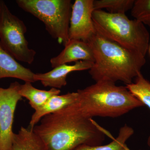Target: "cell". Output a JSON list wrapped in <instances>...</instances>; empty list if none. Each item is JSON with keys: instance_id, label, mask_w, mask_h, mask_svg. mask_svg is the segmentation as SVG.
<instances>
[{"instance_id": "1", "label": "cell", "mask_w": 150, "mask_h": 150, "mask_svg": "<svg viewBox=\"0 0 150 150\" xmlns=\"http://www.w3.org/2000/svg\"><path fill=\"white\" fill-rule=\"evenodd\" d=\"M33 129L46 150H75L82 145H101L106 131L83 115L74 103L43 117Z\"/></svg>"}, {"instance_id": "2", "label": "cell", "mask_w": 150, "mask_h": 150, "mask_svg": "<svg viewBox=\"0 0 150 150\" xmlns=\"http://www.w3.org/2000/svg\"><path fill=\"white\" fill-rule=\"evenodd\" d=\"M94 62L89 73L96 82L132 83L146 64L145 56L96 32L89 38Z\"/></svg>"}, {"instance_id": "3", "label": "cell", "mask_w": 150, "mask_h": 150, "mask_svg": "<svg viewBox=\"0 0 150 150\" xmlns=\"http://www.w3.org/2000/svg\"><path fill=\"white\" fill-rule=\"evenodd\" d=\"M77 92L78 98L74 104L81 113L88 118H116L144 106L126 86L110 82H96Z\"/></svg>"}, {"instance_id": "4", "label": "cell", "mask_w": 150, "mask_h": 150, "mask_svg": "<svg viewBox=\"0 0 150 150\" xmlns=\"http://www.w3.org/2000/svg\"><path fill=\"white\" fill-rule=\"evenodd\" d=\"M92 19L96 30L100 34L146 56L150 34L142 23L130 20L125 13H111L102 10L94 11Z\"/></svg>"}, {"instance_id": "5", "label": "cell", "mask_w": 150, "mask_h": 150, "mask_svg": "<svg viewBox=\"0 0 150 150\" xmlns=\"http://www.w3.org/2000/svg\"><path fill=\"white\" fill-rule=\"evenodd\" d=\"M19 7L42 22L54 39L65 46L69 39L71 0H17Z\"/></svg>"}, {"instance_id": "6", "label": "cell", "mask_w": 150, "mask_h": 150, "mask_svg": "<svg viewBox=\"0 0 150 150\" xmlns=\"http://www.w3.org/2000/svg\"><path fill=\"white\" fill-rule=\"evenodd\" d=\"M26 32L23 21L11 12L4 1H0V43L17 61L31 64L36 52L28 47Z\"/></svg>"}, {"instance_id": "7", "label": "cell", "mask_w": 150, "mask_h": 150, "mask_svg": "<svg viewBox=\"0 0 150 150\" xmlns=\"http://www.w3.org/2000/svg\"><path fill=\"white\" fill-rule=\"evenodd\" d=\"M20 85L15 81L7 88L0 87V150L11 149L15 112L22 98L19 93Z\"/></svg>"}, {"instance_id": "8", "label": "cell", "mask_w": 150, "mask_h": 150, "mask_svg": "<svg viewBox=\"0 0 150 150\" xmlns=\"http://www.w3.org/2000/svg\"><path fill=\"white\" fill-rule=\"evenodd\" d=\"M94 0H76L72 6L69 39L87 42L96 32L92 19Z\"/></svg>"}, {"instance_id": "9", "label": "cell", "mask_w": 150, "mask_h": 150, "mask_svg": "<svg viewBox=\"0 0 150 150\" xmlns=\"http://www.w3.org/2000/svg\"><path fill=\"white\" fill-rule=\"evenodd\" d=\"M93 64L92 62L79 61L74 65H60L47 72L35 74L34 79L35 82L40 81L44 87L59 89L67 85V77L70 73L90 69Z\"/></svg>"}, {"instance_id": "10", "label": "cell", "mask_w": 150, "mask_h": 150, "mask_svg": "<svg viewBox=\"0 0 150 150\" xmlns=\"http://www.w3.org/2000/svg\"><path fill=\"white\" fill-rule=\"evenodd\" d=\"M64 46V48L58 56L50 60L52 68L79 61L94 62L93 52L88 42L71 39Z\"/></svg>"}, {"instance_id": "11", "label": "cell", "mask_w": 150, "mask_h": 150, "mask_svg": "<svg viewBox=\"0 0 150 150\" xmlns=\"http://www.w3.org/2000/svg\"><path fill=\"white\" fill-rule=\"evenodd\" d=\"M35 73L19 63L16 59L4 49L0 43V80L12 78L25 82H35Z\"/></svg>"}, {"instance_id": "12", "label": "cell", "mask_w": 150, "mask_h": 150, "mask_svg": "<svg viewBox=\"0 0 150 150\" xmlns=\"http://www.w3.org/2000/svg\"><path fill=\"white\" fill-rule=\"evenodd\" d=\"M78 95V93L76 92L51 97L43 105L35 110L30 121L28 128L33 129L44 116L74 104L77 100Z\"/></svg>"}, {"instance_id": "13", "label": "cell", "mask_w": 150, "mask_h": 150, "mask_svg": "<svg viewBox=\"0 0 150 150\" xmlns=\"http://www.w3.org/2000/svg\"><path fill=\"white\" fill-rule=\"evenodd\" d=\"M11 150H46L43 140L32 129L21 127L14 133Z\"/></svg>"}, {"instance_id": "14", "label": "cell", "mask_w": 150, "mask_h": 150, "mask_svg": "<svg viewBox=\"0 0 150 150\" xmlns=\"http://www.w3.org/2000/svg\"><path fill=\"white\" fill-rule=\"evenodd\" d=\"M19 93L22 97L28 100L30 105L35 110L51 97L59 95L61 91L55 88H51L48 91L38 89L33 86L31 83L26 82L20 85Z\"/></svg>"}, {"instance_id": "15", "label": "cell", "mask_w": 150, "mask_h": 150, "mask_svg": "<svg viewBox=\"0 0 150 150\" xmlns=\"http://www.w3.org/2000/svg\"><path fill=\"white\" fill-rule=\"evenodd\" d=\"M134 134V129L125 125L120 129L118 137L108 144L103 146L82 145L75 150H123L126 141Z\"/></svg>"}, {"instance_id": "16", "label": "cell", "mask_w": 150, "mask_h": 150, "mask_svg": "<svg viewBox=\"0 0 150 150\" xmlns=\"http://www.w3.org/2000/svg\"><path fill=\"white\" fill-rule=\"evenodd\" d=\"M127 89L144 105L150 109V82L140 73L134 83L126 85Z\"/></svg>"}, {"instance_id": "17", "label": "cell", "mask_w": 150, "mask_h": 150, "mask_svg": "<svg viewBox=\"0 0 150 150\" xmlns=\"http://www.w3.org/2000/svg\"><path fill=\"white\" fill-rule=\"evenodd\" d=\"M135 0H94L95 10L105 8L111 13H125L131 9Z\"/></svg>"}, {"instance_id": "18", "label": "cell", "mask_w": 150, "mask_h": 150, "mask_svg": "<svg viewBox=\"0 0 150 150\" xmlns=\"http://www.w3.org/2000/svg\"><path fill=\"white\" fill-rule=\"evenodd\" d=\"M131 15L150 28V0H136L131 9Z\"/></svg>"}, {"instance_id": "19", "label": "cell", "mask_w": 150, "mask_h": 150, "mask_svg": "<svg viewBox=\"0 0 150 150\" xmlns=\"http://www.w3.org/2000/svg\"><path fill=\"white\" fill-rule=\"evenodd\" d=\"M123 150H131L130 149H129V148L127 147V145L125 144L124 146V147H123Z\"/></svg>"}, {"instance_id": "20", "label": "cell", "mask_w": 150, "mask_h": 150, "mask_svg": "<svg viewBox=\"0 0 150 150\" xmlns=\"http://www.w3.org/2000/svg\"><path fill=\"white\" fill-rule=\"evenodd\" d=\"M147 144L148 146L150 147V134L149 135V138H148V141H147Z\"/></svg>"}, {"instance_id": "21", "label": "cell", "mask_w": 150, "mask_h": 150, "mask_svg": "<svg viewBox=\"0 0 150 150\" xmlns=\"http://www.w3.org/2000/svg\"><path fill=\"white\" fill-rule=\"evenodd\" d=\"M149 53H150V46H149Z\"/></svg>"}]
</instances>
